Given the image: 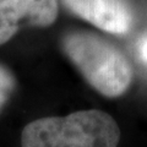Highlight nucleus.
<instances>
[{
    "label": "nucleus",
    "mask_w": 147,
    "mask_h": 147,
    "mask_svg": "<svg viewBox=\"0 0 147 147\" xmlns=\"http://www.w3.org/2000/svg\"><path fill=\"white\" fill-rule=\"evenodd\" d=\"M58 0H5L0 3V45L22 27H48L58 17Z\"/></svg>",
    "instance_id": "nucleus-3"
},
{
    "label": "nucleus",
    "mask_w": 147,
    "mask_h": 147,
    "mask_svg": "<svg viewBox=\"0 0 147 147\" xmlns=\"http://www.w3.org/2000/svg\"><path fill=\"white\" fill-rule=\"evenodd\" d=\"M16 87V79L9 69L0 64V112L10 99Z\"/></svg>",
    "instance_id": "nucleus-5"
},
{
    "label": "nucleus",
    "mask_w": 147,
    "mask_h": 147,
    "mask_svg": "<svg viewBox=\"0 0 147 147\" xmlns=\"http://www.w3.org/2000/svg\"><path fill=\"white\" fill-rule=\"evenodd\" d=\"M1 1H5V0H0V3H1Z\"/></svg>",
    "instance_id": "nucleus-7"
},
{
    "label": "nucleus",
    "mask_w": 147,
    "mask_h": 147,
    "mask_svg": "<svg viewBox=\"0 0 147 147\" xmlns=\"http://www.w3.org/2000/svg\"><path fill=\"white\" fill-rule=\"evenodd\" d=\"M120 129L103 110L74 112L28 123L21 134V147H117Z\"/></svg>",
    "instance_id": "nucleus-2"
},
{
    "label": "nucleus",
    "mask_w": 147,
    "mask_h": 147,
    "mask_svg": "<svg viewBox=\"0 0 147 147\" xmlns=\"http://www.w3.org/2000/svg\"><path fill=\"white\" fill-rule=\"evenodd\" d=\"M141 57L145 60V63H147V40L142 44V47H141Z\"/></svg>",
    "instance_id": "nucleus-6"
},
{
    "label": "nucleus",
    "mask_w": 147,
    "mask_h": 147,
    "mask_svg": "<svg viewBox=\"0 0 147 147\" xmlns=\"http://www.w3.org/2000/svg\"><path fill=\"white\" fill-rule=\"evenodd\" d=\"M77 17L108 33L124 36L134 26V10L129 0H61Z\"/></svg>",
    "instance_id": "nucleus-4"
},
{
    "label": "nucleus",
    "mask_w": 147,
    "mask_h": 147,
    "mask_svg": "<svg viewBox=\"0 0 147 147\" xmlns=\"http://www.w3.org/2000/svg\"><path fill=\"white\" fill-rule=\"evenodd\" d=\"M61 49L91 87L108 98L123 96L131 85L134 71L123 50L93 32L69 31Z\"/></svg>",
    "instance_id": "nucleus-1"
}]
</instances>
